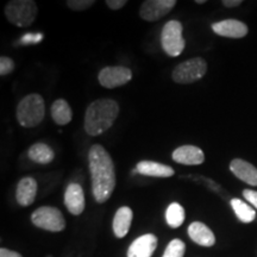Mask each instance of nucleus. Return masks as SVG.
Instances as JSON below:
<instances>
[{"label": "nucleus", "mask_w": 257, "mask_h": 257, "mask_svg": "<svg viewBox=\"0 0 257 257\" xmlns=\"http://www.w3.org/2000/svg\"><path fill=\"white\" fill-rule=\"evenodd\" d=\"M93 197L99 204L107 201L115 187V169L110 154L100 144H93L88 152Z\"/></svg>", "instance_id": "1"}, {"label": "nucleus", "mask_w": 257, "mask_h": 257, "mask_svg": "<svg viewBox=\"0 0 257 257\" xmlns=\"http://www.w3.org/2000/svg\"><path fill=\"white\" fill-rule=\"evenodd\" d=\"M119 114V105L113 99H96L88 105L85 114V131L99 136L107 131Z\"/></svg>", "instance_id": "2"}, {"label": "nucleus", "mask_w": 257, "mask_h": 257, "mask_svg": "<svg viewBox=\"0 0 257 257\" xmlns=\"http://www.w3.org/2000/svg\"><path fill=\"white\" fill-rule=\"evenodd\" d=\"M46 114L44 100L40 94H29L17 106L18 123L24 127H35L41 124Z\"/></svg>", "instance_id": "3"}, {"label": "nucleus", "mask_w": 257, "mask_h": 257, "mask_svg": "<svg viewBox=\"0 0 257 257\" xmlns=\"http://www.w3.org/2000/svg\"><path fill=\"white\" fill-rule=\"evenodd\" d=\"M5 16L16 27H30L36 19L37 5L32 0H11L5 6Z\"/></svg>", "instance_id": "4"}, {"label": "nucleus", "mask_w": 257, "mask_h": 257, "mask_svg": "<svg viewBox=\"0 0 257 257\" xmlns=\"http://www.w3.org/2000/svg\"><path fill=\"white\" fill-rule=\"evenodd\" d=\"M184 27L179 21H169L162 29L161 44L167 55L176 57L181 55L186 47V41L182 36Z\"/></svg>", "instance_id": "5"}, {"label": "nucleus", "mask_w": 257, "mask_h": 257, "mask_svg": "<svg viewBox=\"0 0 257 257\" xmlns=\"http://www.w3.org/2000/svg\"><path fill=\"white\" fill-rule=\"evenodd\" d=\"M207 72L206 61L201 57L187 60L181 62L173 70V80L180 85H188L193 83L201 78H204Z\"/></svg>", "instance_id": "6"}, {"label": "nucleus", "mask_w": 257, "mask_h": 257, "mask_svg": "<svg viewBox=\"0 0 257 257\" xmlns=\"http://www.w3.org/2000/svg\"><path fill=\"white\" fill-rule=\"evenodd\" d=\"M31 221L40 229L60 232L66 229V220L63 214L56 207L42 206L31 214Z\"/></svg>", "instance_id": "7"}, {"label": "nucleus", "mask_w": 257, "mask_h": 257, "mask_svg": "<svg viewBox=\"0 0 257 257\" xmlns=\"http://www.w3.org/2000/svg\"><path fill=\"white\" fill-rule=\"evenodd\" d=\"M133 79V72L130 68L123 66L105 67L99 72L98 80L105 88H115L126 85Z\"/></svg>", "instance_id": "8"}, {"label": "nucleus", "mask_w": 257, "mask_h": 257, "mask_svg": "<svg viewBox=\"0 0 257 257\" xmlns=\"http://www.w3.org/2000/svg\"><path fill=\"white\" fill-rule=\"evenodd\" d=\"M175 5V0H146L141 5L140 16L147 22H156L168 15Z\"/></svg>", "instance_id": "9"}, {"label": "nucleus", "mask_w": 257, "mask_h": 257, "mask_svg": "<svg viewBox=\"0 0 257 257\" xmlns=\"http://www.w3.org/2000/svg\"><path fill=\"white\" fill-rule=\"evenodd\" d=\"M212 30L218 36L227 38H243L248 35V27L237 19H225L212 24Z\"/></svg>", "instance_id": "10"}, {"label": "nucleus", "mask_w": 257, "mask_h": 257, "mask_svg": "<svg viewBox=\"0 0 257 257\" xmlns=\"http://www.w3.org/2000/svg\"><path fill=\"white\" fill-rule=\"evenodd\" d=\"M157 248V237L146 233L131 243L127 249V257H152Z\"/></svg>", "instance_id": "11"}, {"label": "nucleus", "mask_w": 257, "mask_h": 257, "mask_svg": "<svg viewBox=\"0 0 257 257\" xmlns=\"http://www.w3.org/2000/svg\"><path fill=\"white\" fill-rule=\"evenodd\" d=\"M64 205L74 216H79L85 210V193L79 184H69L64 192Z\"/></svg>", "instance_id": "12"}, {"label": "nucleus", "mask_w": 257, "mask_h": 257, "mask_svg": "<svg viewBox=\"0 0 257 257\" xmlns=\"http://www.w3.org/2000/svg\"><path fill=\"white\" fill-rule=\"evenodd\" d=\"M173 160L185 166H198L204 163L205 154L199 147L181 146L173 152Z\"/></svg>", "instance_id": "13"}, {"label": "nucleus", "mask_w": 257, "mask_h": 257, "mask_svg": "<svg viewBox=\"0 0 257 257\" xmlns=\"http://www.w3.org/2000/svg\"><path fill=\"white\" fill-rule=\"evenodd\" d=\"M230 170L232 174L250 186H257V168L248 161L234 159L230 163Z\"/></svg>", "instance_id": "14"}, {"label": "nucleus", "mask_w": 257, "mask_h": 257, "mask_svg": "<svg viewBox=\"0 0 257 257\" xmlns=\"http://www.w3.org/2000/svg\"><path fill=\"white\" fill-rule=\"evenodd\" d=\"M37 194V181L31 176H25L18 182L16 199L21 206H29L35 201Z\"/></svg>", "instance_id": "15"}, {"label": "nucleus", "mask_w": 257, "mask_h": 257, "mask_svg": "<svg viewBox=\"0 0 257 257\" xmlns=\"http://www.w3.org/2000/svg\"><path fill=\"white\" fill-rule=\"evenodd\" d=\"M136 169L140 174L152 178H170L175 174V170L170 166L154 161H141L137 163Z\"/></svg>", "instance_id": "16"}, {"label": "nucleus", "mask_w": 257, "mask_h": 257, "mask_svg": "<svg viewBox=\"0 0 257 257\" xmlns=\"http://www.w3.org/2000/svg\"><path fill=\"white\" fill-rule=\"evenodd\" d=\"M188 236L194 243L201 246H212L216 243V237L210 227L201 221H194L189 225Z\"/></svg>", "instance_id": "17"}, {"label": "nucleus", "mask_w": 257, "mask_h": 257, "mask_svg": "<svg viewBox=\"0 0 257 257\" xmlns=\"http://www.w3.org/2000/svg\"><path fill=\"white\" fill-rule=\"evenodd\" d=\"M133 210L127 206L120 207L119 210L115 212L114 218H113V224H112V227H113V232L115 237L118 238H123L130 230L131 223H133Z\"/></svg>", "instance_id": "18"}, {"label": "nucleus", "mask_w": 257, "mask_h": 257, "mask_svg": "<svg viewBox=\"0 0 257 257\" xmlns=\"http://www.w3.org/2000/svg\"><path fill=\"white\" fill-rule=\"evenodd\" d=\"M50 113L57 125H67L72 121L73 118L72 108L64 99H57L53 102Z\"/></svg>", "instance_id": "19"}, {"label": "nucleus", "mask_w": 257, "mask_h": 257, "mask_svg": "<svg viewBox=\"0 0 257 257\" xmlns=\"http://www.w3.org/2000/svg\"><path fill=\"white\" fill-rule=\"evenodd\" d=\"M29 157L31 161L38 163V165H48L53 162L55 153L46 143H35L29 148Z\"/></svg>", "instance_id": "20"}, {"label": "nucleus", "mask_w": 257, "mask_h": 257, "mask_svg": "<svg viewBox=\"0 0 257 257\" xmlns=\"http://www.w3.org/2000/svg\"><path fill=\"white\" fill-rule=\"evenodd\" d=\"M186 218L185 210L179 202H172L166 210V221L173 229L180 227L184 224Z\"/></svg>", "instance_id": "21"}, {"label": "nucleus", "mask_w": 257, "mask_h": 257, "mask_svg": "<svg viewBox=\"0 0 257 257\" xmlns=\"http://www.w3.org/2000/svg\"><path fill=\"white\" fill-rule=\"evenodd\" d=\"M231 207L236 213L237 218L243 223L248 224L255 220L256 218V212L251 206H249L248 204H245L240 199H232L231 200Z\"/></svg>", "instance_id": "22"}, {"label": "nucleus", "mask_w": 257, "mask_h": 257, "mask_svg": "<svg viewBox=\"0 0 257 257\" xmlns=\"http://www.w3.org/2000/svg\"><path fill=\"white\" fill-rule=\"evenodd\" d=\"M186 252V245L181 239H173L170 240L165 250L162 257H184Z\"/></svg>", "instance_id": "23"}, {"label": "nucleus", "mask_w": 257, "mask_h": 257, "mask_svg": "<svg viewBox=\"0 0 257 257\" xmlns=\"http://www.w3.org/2000/svg\"><path fill=\"white\" fill-rule=\"evenodd\" d=\"M67 6L74 11H85L95 4L94 0H68L66 3Z\"/></svg>", "instance_id": "24"}, {"label": "nucleus", "mask_w": 257, "mask_h": 257, "mask_svg": "<svg viewBox=\"0 0 257 257\" xmlns=\"http://www.w3.org/2000/svg\"><path fill=\"white\" fill-rule=\"evenodd\" d=\"M43 38L44 36L41 32H35V34L29 32V34L24 35V36L19 40L18 43L23 44V46H31V44H38L40 42L43 41Z\"/></svg>", "instance_id": "25"}, {"label": "nucleus", "mask_w": 257, "mask_h": 257, "mask_svg": "<svg viewBox=\"0 0 257 257\" xmlns=\"http://www.w3.org/2000/svg\"><path fill=\"white\" fill-rule=\"evenodd\" d=\"M15 69V62L14 60L10 59L8 56L0 57V75L4 76L8 75Z\"/></svg>", "instance_id": "26"}, {"label": "nucleus", "mask_w": 257, "mask_h": 257, "mask_svg": "<svg viewBox=\"0 0 257 257\" xmlns=\"http://www.w3.org/2000/svg\"><path fill=\"white\" fill-rule=\"evenodd\" d=\"M243 197L248 200L253 207L257 208V192L252 189H244Z\"/></svg>", "instance_id": "27"}, {"label": "nucleus", "mask_w": 257, "mask_h": 257, "mask_svg": "<svg viewBox=\"0 0 257 257\" xmlns=\"http://www.w3.org/2000/svg\"><path fill=\"white\" fill-rule=\"evenodd\" d=\"M106 5L111 10H119L126 5V0H106Z\"/></svg>", "instance_id": "28"}, {"label": "nucleus", "mask_w": 257, "mask_h": 257, "mask_svg": "<svg viewBox=\"0 0 257 257\" xmlns=\"http://www.w3.org/2000/svg\"><path fill=\"white\" fill-rule=\"evenodd\" d=\"M0 257H22V255L17 251H12V250L2 248L0 249Z\"/></svg>", "instance_id": "29"}, {"label": "nucleus", "mask_w": 257, "mask_h": 257, "mask_svg": "<svg viewBox=\"0 0 257 257\" xmlns=\"http://www.w3.org/2000/svg\"><path fill=\"white\" fill-rule=\"evenodd\" d=\"M242 0H224L223 2V5L225 6V8H237V6L242 5Z\"/></svg>", "instance_id": "30"}, {"label": "nucleus", "mask_w": 257, "mask_h": 257, "mask_svg": "<svg viewBox=\"0 0 257 257\" xmlns=\"http://www.w3.org/2000/svg\"><path fill=\"white\" fill-rule=\"evenodd\" d=\"M195 3H197V4H205L206 2H205V0H197Z\"/></svg>", "instance_id": "31"}]
</instances>
